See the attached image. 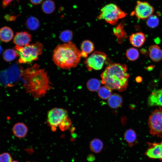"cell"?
Here are the masks:
<instances>
[{
  "label": "cell",
  "instance_id": "obj_38",
  "mask_svg": "<svg viewBox=\"0 0 162 162\" xmlns=\"http://www.w3.org/2000/svg\"><path fill=\"white\" fill-rule=\"evenodd\" d=\"M2 51V48L1 46L0 45V55Z\"/></svg>",
  "mask_w": 162,
  "mask_h": 162
},
{
  "label": "cell",
  "instance_id": "obj_13",
  "mask_svg": "<svg viewBox=\"0 0 162 162\" xmlns=\"http://www.w3.org/2000/svg\"><path fill=\"white\" fill-rule=\"evenodd\" d=\"M145 40V34L141 32L133 33L129 37L130 44L136 47L141 46L144 44Z\"/></svg>",
  "mask_w": 162,
  "mask_h": 162
},
{
  "label": "cell",
  "instance_id": "obj_33",
  "mask_svg": "<svg viewBox=\"0 0 162 162\" xmlns=\"http://www.w3.org/2000/svg\"><path fill=\"white\" fill-rule=\"evenodd\" d=\"M6 17H8L9 18L8 19L9 20H13L16 19V16H6Z\"/></svg>",
  "mask_w": 162,
  "mask_h": 162
},
{
  "label": "cell",
  "instance_id": "obj_11",
  "mask_svg": "<svg viewBox=\"0 0 162 162\" xmlns=\"http://www.w3.org/2000/svg\"><path fill=\"white\" fill-rule=\"evenodd\" d=\"M31 38V35L27 32H18L15 35L13 42L16 46H23L29 44Z\"/></svg>",
  "mask_w": 162,
  "mask_h": 162
},
{
  "label": "cell",
  "instance_id": "obj_35",
  "mask_svg": "<svg viewBox=\"0 0 162 162\" xmlns=\"http://www.w3.org/2000/svg\"><path fill=\"white\" fill-rule=\"evenodd\" d=\"M154 65H150L148 67L146 68V69L148 71H151L153 70L154 68Z\"/></svg>",
  "mask_w": 162,
  "mask_h": 162
},
{
  "label": "cell",
  "instance_id": "obj_23",
  "mask_svg": "<svg viewBox=\"0 0 162 162\" xmlns=\"http://www.w3.org/2000/svg\"><path fill=\"white\" fill-rule=\"evenodd\" d=\"M26 24L28 28L32 30L37 29L39 26V20L35 17L30 16L27 19Z\"/></svg>",
  "mask_w": 162,
  "mask_h": 162
},
{
  "label": "cell",
  "instance_id": "obj_7",
  "mask_svg": "<svg viewBox=\"0 0 162 162\" xmlns=\"http://www.w3.org/2000/svg\"><path fill=\"white\" fill-rule=\"evenodd\" d=\"M148 125L150 133L152 135L160 137L162 135V108L152 111L149 116Z\"/></svg>",
  "mask_w": 162,
  "mask_h": 162
},
{
  "label": "cell",
  "instance_id": "obj_29",
  "mask_svg": "<svg viewBox=\"0 0 162 162\" xmlns=\"http://www.w3.org/2000/svg\"><path fill=\"white\" fill-rule=\"evenodd\" d=\"M72 32L69 30H66L62 31L60 33L59 38L62 41L68 43L70 42L73 38Z\"/></svg>",
  "mask_w": 162,
  "mask_h": 162
},
{
  "label": "cell",
  "instance_id": "obj_36",
  "mask_svg": "<svg viewBox=\"0 0 162 162\" xmlns=\"http://www.w3.org/2000/svg\"><path fill=\"white\" fill-rule=\"evenodd\" d=\"M81 57H83L85 58H86L87 57L88 54L82 51H81Z\"/></svg>",
  "mask_w": 162,
  "mask_h": 162
},
{
  "label": "cell",
  "instance_id": "obj_4",
  "mask_svg": "<svg viewBox=\"0 0 162 162\" xmlns=\"http://www.w3.org/2000/svg\"><path fill=\"white\" fill-rule=\"evenodd\" d=\"M47 122L53 131L59 127L62 131L67 130L71 126V121L68 116V111L65 109L55 108L48 112Z\"/></svg>",
  "mask_w": 162,
  "mask_h": 162
},
{
  "label": "cell",
  "instance_id": "obj_3",
  "mask_svg": "<svg viewBox=\"0 0 162 162\" xmlns=\"http://www.w3.org/2000/svg\"><path fill=\"white\" fill-rule=\"evenodd\" d=\"M81 57V51L70 41L56 47L53 52L52 60L59 68L68 69L76 67Z\"/></svg>",
  "mask_w": 162,
  "mask_h": 162
},
{
  "label": "cell",
  "instance_id": "obj_31",
  "mask_svg": "<svg viewBox=\"0 0 162 162\" xmlns=\"http://www.w3.org/2000/svg\"><path fill=\"white\" fill-rule=\"evenodd\" d=\"M13 0H3L2 2V7L4 8L9 5Z\"/></svg>",
  "mask_w": 162,
  "mask_h": 162
},
{
  "label": "cell",
  "instance_id": "obj_16",
  "mask_svg": "<svg viewBox=\"0 0 162 162\" xmlns=\"http://www.w3.org/2000/svg\"><path fill=\"white\" fill-rule=\"evenodd\" d=\"M109 106L113 109L117 108L121 106L123 102L122 96L117 94H112L108 99Z\"/></svg>",
  "mask_w": 162,
  "mask_h": 162
},
{
  "label": "cell",
  "instance_id": "obj_1",
  "mask_svg": "<svg viewBox=\"0 0 162 162\" xmlns=\"http://www.w3.org/2000/svg\"><path fill=\"white\" fill-rule=\"evenodd\" d=\"M26 91L34 98L44 97L52 87L44 69H27L21 73Z\"/></svg>",
  "mask_w": 162,
  "mask_h": 162
},
{
  "label": "cell",
  "instance_id": "obj_22",
  "mask_svg": "<svg viewBox=\"0 0 162 162\" xmlns=\"http://www.w3.org/2000/svg\"><path fill=\"white\" fill-rule=\"evenodd\" d=\"M86 86L89 91L91 92L97 91L100 87V83L98 79L92 78L87 81Z\"/></svg>",
  "mask_w": 162,
  "mask_h": 162
},
{
  "label": "cell",
  "instance_id": "obj_30",
  "mask_svg": "<svg viewBox=\"0 0 162 162\" xmlns=\"http://www.w3.org/2000/svg\"><path fill=\"white\" fill-rule=\"evenodd\" d=\"M12 158L8 153L5 152L0 154V162H11Z\"/></svg>",
  "mask_w": 162,
  "mask_h": 162
},
{
  "label": "cell",
  "instance_id": "obj_20",
  "mask_svg": "<svg viewBox=\"0 0 162 162\" xmlns=\"http://www.w3.org/2000/svg\"><path fill=\"white\" fill-rule=\"evenodd\" d=\"M124 138L128 146L132 147L136 141L137 135L134 130L129 129L126 130L124 133Z\"/></svg>",
  "mask_w": 162,
  "mask_h": 162
},
{
  "label": "cell",
  "instance_id": "obj_5",
  "mask_svg": "<svg viewBox=\"0 0 162 162\" xmlns=\"http://www.w3.org/2000/svg\"><path fill=\"white\" fill-rule=\"evenodd\" d=\"M43 47V45L38 42L23 46H16L15 50L19 57V62L28 64L37 60L42 53Z\"/></svg>",
  "mask_w": 162,
  "mask_h": 162
},
{
  "label": "cell",
  "instance_id": "obj_25",
  "mask_svg": "<svg viewBox=\"0 0 162 162\" xmlns=\"http://www.w3.org/2000/svg\"><path fill=\"white\" fill-rule=\"evenodd\" d=\"M81 51L87 54L93 52L94 49V46L92 42L89 40H85L82 42L81 45Z\"/></svg>",
  "mask_w": 162,
  "mask_h": 162
},
{
  "label": "cell",
  "instance_id": "obj_34",
  "mask_svg": "<svg viewBox=\"0 0 162 162\" xmlns=\"http://www.w3.org/2000/svg\"><path fill=\"white\" fill-rule=\"evenodd\" d=\"M142 80V78L140 76H138L136 78V81L138 83L141 82Z\"/></svg>",
  "mask_w": 162,
  "mask_h": 162
},
{
  "label": "cell",
  "instance_id": "obj_9",
  "mask_svg": "<svg viewBox=\"0 0 162 162\" xmlns=\"http://www.w3.org/2000/svg\"><path fill=\"white\" fill-rule=\"evenodd\" d=\"M154 9L148 2L138 1L134 10L131 14L135 15L140 19L144 20L152 15Z\"/></svg>",
  "mask_w": 162,
  "mask_h": 162
},
{
  "label": "cell",
  "instance_id": "obj_12",
  "mask_svg": "<svg viewBox=\"0 0 162 162\" xmlns=\"http://www.w3.org/2000/svg\"><path fill=\"white\" fill-rule=\"evenodd\" d=\"M147 102L150 106H162V88L153 91L148 96Z\"/></svg>",
  "mask_w": 162,
  "mask_h": 162
},
{
  "label": "cell",
  "instance_id": "obj_10",
  "mask_svg": "<svg viewBox=\"0 0 162 162\" xmlns=\"http://www.w3.org/2000/svg\"><path fill=\"white\" fill-rule=\"evenodd\" d=\"M148 144V148L145 152L146 155L151 159H159L162 161V140L160 142Z\"/></svg>",
  "mask_w": 162,
  "mask_h": 162
},
{
  "label": "cell",
  "instance_id": "obj_39",
  "mask_svg": "<svg viewBox=\"0 0 162 162\" xmlns=\"http://www.w3.org/2000/svg\"><path fill=\"white\" fill-rule=\"evenodd\" d=\"M11 162H18L16 161H12Z\"/></svg>",
  "mask_w": 162,
  "mask_h": 162
},
{
  "label": "cell",
  "instance_id": "obj_32",
  "mask_svg": "<svg viewBox=\"0 0 162 162\" xmlns=\"http://www.w3.org/2000/svg\"><path fill=\"white\" fill-rule=\"evenodd\" d=\"M31 2L34 5H38L41 4L43 0H30Z\"/></svg>",
  "mask_w": 162,
  "mask_h": 162
},
{
  "label": "cell",
  "instance_id": "obj_27",
  "mask_svg": "<svg viewBox=\"0 0 162 162\" xmlns=\"http://www.w3.org/2000/svg\"><path fill=\"white\" fill-rule=\"evenodd\" d=\"M112 90L105 86L100 88L98 92L99 96L104 100L108 99L112 95Z\"/></svg>",
  "mask_w": 162,
  "mask_h": 162
},
{
  "label": "cell",
  "instance_id": "obj_6",
  "mask_svg": "<svg viewBox=\"0 0 162 162\" xmlns=\"http://www.w3.org/2000/svg\"><path fill=\"white\" fill-rule=\"evenodd\" d=\"M127 15L117 5L110 3L103 7L100 13L97 17L99 20H104L112 25L116 24L119 20L123 18Z\"/></svg>",
  "mask_w": 162,
  "mask_h": 162
},
{
  "label": "cell",
  "instance_id": "obj_37",
  "mask_svg": "<svg viewBox=\"0 0 162 162\" xmlns=\"http://www.w3.org/2000/svg\"><path fill=\"white\" fill-rule=\"evenodd\" d=\"M141 53L143 54L146 55L148 54V51L145 49H142L141 50Z\"/></svg>",
  "mask_w": 162,
  "mask_h": 162
},
{
  "label": "cell",
  "instance_id": "obj_2",
  "mask_svg": "<svg viewBox=\"0 0 162 162\" xmlns=\"http://www.w3.org/2000/svg\"><path fill=\"white\" fill-rule=\"evenodd\" d=\"M130 75L125 64H109L101 74V82L110 89L121 92L127 87Z\"/></svg>",
  "mask_w": 162,
  "mask_h": 162
},
{
  "label": "cell",
  "instance_id": "obj_18",
  "mask_svg": "<svg viewBox=\"0 0 162 162\" xmlns=\"http://www.w3.org/2000/svg\"><path fill=\"white\" fill-rule=\"evenodd\" d=\"M113 32L119 43L123 42L124 40L127 38L126 33L124 30V25L121 23L113 28Z\"/></svg>",
  "mask_w": 162,
  "mask_h": 162
},
{
  "label": "cell",
  "instance_id": "obj_15",
  "mask_svg": "<svg viewBox=\"0 0 162 162\" xmlns=\"http://www.w3.org/2000/svg\"><path fill=\"white\" fill-rule=\"evenodd\" d=\"M148 50L150 58L152 61L158 62L162 59V50L158 45L151 46Z\"/></svg>",
  "mask_w": 162,
  "mask_h": 162
},
{
  "label": "cell",
  "instance_id": "obj_8",
  "mask_svg": "<svg viewBox=\"0 0 162 162\" xmlns=\"http://www.w3.org/2000/svg\"><path fill=\"white\" fill-rule=\"evenodd\" d=\"M106 57L104 52L96 51L86 60L85 64L88 70H100L102 68Z\"/></svg>",
  "mask_w": 162,
  "mask_h": 162
},
{
  "label": "cell",
  "instance_id": "obj_40",
  "mask_svg": "<svg viewBox=\"0 0 162 162\" xmlns=\"http://www.w3.org/2000/svg\"></svg>",
  "mask_w": 162,
  "mask_h": 162
},
{
  "label": "cell",
  "instance_id": "obj_24",
  "mask_svg": "<svg viewBox=\"0 0 162 162\" xmlns=\"http://www.w3.org/2000/svg\"><path fill=\"white\" fill-rule=\"evenodd\" d=\"M18 56L15 50L11 49L6 50L4 52L3 55L4 59L8 62L12 61Z\"/></svg>",
  "mask_w": 162,
  "mask_h": 162
},
{
  "label": "cell",
  "instance_id": "obj_26",
  "mask_svg": "<svg viewBox=\"0 0 162 162\" xmlns=\"http://www.w3.org/2000/svg\"><path fill=\"white\" fill-rule=\"evenodd\" d=\"M126 56L128 60L130 61H134L138 58L139 53L136 49L131 47L127 50Z\"/></svg>",
  "mask_w": 162,
  "mask_h": 162
},
{
  "label": "cell",
  "instance_id": "obj_19",
  "mask_svg": "<svg viewBox=\"0 0 162 162\" xmlns=\"http://www.w3.org/2000/svg\"><path fill=\"white\" fill-rule=\"evenodd\" d=\"M104 147L103 142L98 138H94L90 142L89 148L90 150L95 153H100Z\"/></svg>",
  "mask_w": 162,
  "mask_h": 162
},
{
  "label": "cell",
  "instance_id": "obj_17",
  "mask_svg": "<svg viewBox=\"0 0 162 162\" xmlns=\"http://www.w3.org/2000/svg\"><path fill=\"white\" fill-rule=\"evenodd\" d=\"M14 32L9 27L4 26L0 29V39L4 42H8L14 37Z\"/></svg>",
  "mask_w": 162,
  "mask_h": 162
},
{
  "label": "cell",
  "instance_id": "obj_21",
  "mask_svg": "<svg viewBox=\"0 0 162 162\" xmlns=\"http://www.w3.org/2000/svg\"><path fill=\"white\" fill-rule=\"evenodd\" d=\"M42 9L45 14H50L55 10L56 7L54 2L52 0H46L42 4Z\"/></svg>",
  "mask_w": 162,
  "mask_h": 162
},
{
  "label": "cell",
  "instance_id": "obj_14",
  "mask_svg": "<svg viewBox=\"0 0 162 162\" xmlns=\"http://www.w3.org/2000/svg\"><path fill=\"white\" fill-rule=\"evenodd\" d=\"M12 130L14 134L16 137L22 138L26 135L28 131V128L24 123L19 122L14 125Z\"/></svg>",
  "mask_w": 162,
  "mask_h": 162
},
{
  "label": "cell",
  "instance_id": "obj_28",
  "mask_svg": "<svg viewBox=\"0 0 162 162\" xmlns=\"http://www.w3.org/2000/svg\"><path fill=\"white\" fill-rule=\"evenodd\" d=\"M146 23L147 26L149 27L155 28L158 25L159 20L156 16L152 15L148 18Z\"/></svg>",
  "mask_w": 162,
  "mask_h": 162
}]
</instances>
